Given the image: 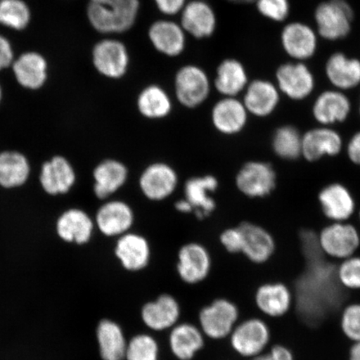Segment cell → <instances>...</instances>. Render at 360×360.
<instances>
[{
  "instance_id": "cell-6",
  "label": "cell",
  "mask_w": 360,
  "mask_h": 360,
  "mask_svg": "<svg viewBox=\"0 0 360 360\" xmlns=\"http://www.w3.org/2000/svg\"><path fill=\"white\" fill-rule=\"evenodd\" d=\"M323 255L344 260L354 256L360 246V235L354 225L346 222H331L318 233Z\"/></svg>"
},
{
  "instance_id": "cell-40",
  "label": "cell",
  "mask_w": 360,
  "mask_h": 360,
  "mask_svg": "<svg viewBox=\"0 0 360 360\" xmlns=\"http://www.w3.org/2000/svg\"><path fill=\"white\" fill-rule=\"evenodd\" d=\"M254 4L259 15L269 20L281 22L290 15L289 0H255Z\"/></svg>"
},
{
  "instance_id": "cell-46",
  "label": "cell",
  "mask_w": 360,
  "mask_h": 360,
  "mask_svg": "<svg viewBox=\"0 0 360 360\" xmlns=\"http://www.w3.org/2000/svg\"><path fill=\"white\" fill-rule=\"evenodd\" d=\"M270 356L274 360H295L294 354L285 346L278 345H274L270 350Z\"/></svg>"
},
{
  "instance_id": "cell-11",
  "label": "cell",
  "mask_w": 360,
  "mask_h": 360,
  "mask_svg": "<svg viewBox=\"0 0 360 360\" xmlns=\"http://www.w3.org/2000/svg\"><path fill=\"white\" fill-rule=\"evenodd\" d=\"M212 268V259L205 245L198 242L186 243L177 255L178 276L188 285H197L206 280Z\"/></svg>"
},
{
  "instance_id": "cell-32",
  "label": "cell",
  "mask_w": 360,
  "mask_h": 360,
  "mask_svg": "<svg viewBox=\"0 0 360 360\" xmlns=\"http://www.w3.org/2000/svg\"><path fill=\"white\" fill-rule=\"evenodd\" d=\"M136 108L139 114L146 120H165L173 111V100L161 85L150 84L138 94Z\"/></svg>"
},
{
  "instance_id": "cell-50",
  "label": "cell",
  "mask_w": 360,
  "mask_h": 360,
  "mask_svg": "<svg viewBox=\"0 0 360 360\" xmlns=\"http://www.w3.org/2000/svg\"><path fill=\"white\" fill-rule=\"evenodd\" d=\"M251 360H274L270 354H260L259 356H256L255 358H252Z\"/></svg>"
},
{
  "instance_id": "cell-1",
  "label": "cell",
  "mask_w": 360,
  "mask_h": 360,
  "mask_svg": "<svg viewBox=\"0 0 360 360\" xmlns=\"http://www.w3.org/2000/svg\"><path fill=\"white\" fill-rule=\"evenodd\" d=\"M141 11V0H89L87 18L98 33L112 36L131 30Z\"/></svg>"
},
{
  "instance_id": "cell-27",
  "label": "cell",
  "mask_w": 360,
  "mask_h": 360,
  "mask_svg": "<svg viewBox=\"0 0 360 360\" xmlns=\"http://www.w3.org/2000/svg\"><path fill=\"white\" fill-rule=\"evenodd\" d=\"M96 223L84 210L70 209L56 222L57 236L68 244L85 245L91 240Z\"/></svg>"
},
{
  "instance_id": "cell-8",
  "label": "cell",
  "mask_w": 360,
  "mask_h": 360,
  "mask_svg": "<svg viewBox=\"0 0 360 360\" xmlns=\"http://www.w3.org/2000/svg\"><path fill=\"white\" fill-rule=\"evenodd\" d=\"M240 311L237 305L227 299H218L200 310V330L205 336L219 340L231 335L237 325Z\"/></svg>"
},
{
  "instance_id": "cell-44",
  "label": "cell",
  "mask_w": 360,
  "mask_h": 360,
  "mask_svg": "<svg viewBox=\"0 0 360 360\" xmlns=\"http://www.w3.org/2000/svg\"><path fill=\"white\" fill-rule=\"evenodd\" d=\"M13 60L15 58L10 40L0 34V71L12 66Z\"/></svg>"
},
{
  "instance_id": "cell-10",
  "label": "cell",
  "mask_w": 360,
  "mask_h": 360,
  "mask_svg": "<svg viewBox=\"0 0 360 360\" xmlns=\"http://www.w3.org/2000/svg\"><path fill=\"white\" fill-rule=\"evenodd\" d=\"M229 339L232 349L238 354L245 358H255L267 347L270 331L263 321L252 318L237 323Z\"/></svg>"
},
{
  "instance_id": "cell-20",
  "label": "cell",
  "mask_w": 360,
  "mask_h": 360,
  "mask_svg": "<svg viewBox=\"0 0 360 360\" xmlns=\"http://www.w3.org/2000/svg\"><path fill=\"white\" fill-rule=\"evenodd\" d=\"M318 201L322 213L331 222L348 221L356 209L352 193L340 183L323 187L319 193Z\"/></svg>"
},
{
  "instance_id": "cell-43",
  "label": "cell",
  "mask_w": 360,
  "mask_h": 360,
  "mask_svg": "<svg viewBox=\"0 0 360 360\" xmlns=\"http://www.w3.org/2000/svg\"><path fill=\"white\" fill-rule=\"evenodd\" d=\"M153 2L162 15L172 19L180 15L188 0H153Z\"/></svg>"
},
{
  "instance_id": "cell-41",
  "label": "cell",
  "mask_w": 360,
  "mask_h": 360,
  "mask_svg": "<svg viewBox=\"0 0 360 360\" xmlns=\"http://www.w3.org/2000/svg\"><path fill=\"white\" fill-rule=\"evenodd\" d=\"M342 331L350 340L360 341V304L347 306L341 315Z\"/></svg>"
},
{
  "instance_id": "cell-12",
  "label": "cell",
  "mask_w": 360,
  "mask_h": 360,
  "mask_svg": "<svg viewBox=\"0 0 360 360\" xmlns=\"http://www.w3.org/2000/svg\"><path fill=\"white\" fill-rule=\"evenodd\" d=\"M276 86L292 101H301L311 96L315 89L314 76L302 62L285 63L276 72Z\"/></svg>"
},
{
  "instance_id": "cell-24",
  "label": "cell",
  "mask_w": 360,
  "mask_h": 360,
  "mask_svg": "<svg viewBox=\"0 0 360 360\" xmlns=\"http://www.w3.org/2000/svg\"><path fill=\"white\" fill-rule=\"evenodd\" d=\"M129 171L122 161L107 159L96 165L93 171L94 193L98 200L109 199L128 182Z\"/></svg>"
},
{
  "instance_id": "cell-2",
  "label": "cell",
  "mask_w": 360,
  "mask_h": 360,
  "mask_svg": "<svg viewBox=\"0 0 360 360\" xmlns=\"http://www.w3.org/2000/svg\"><path fill=\"white\" fill-rule=\"evenodd\" d=\"M212 86L208 73L200 65H182L174 75L175 100L188 110H195L204 105L210 96Z\"/></svg>"
},
{
  "instance_id": "cell-38",
  "label": "cell",
  "mask_w": 360,
  "mask_h": 360,
  "mask_svg": "<svg viewBox=\"0 0 360 360\" xmlns=\"http://www.w3.org/2000/svg\"><path fill=\"white\" fill-rule=\"evenodd\" d=\"M159 356L160 346L152 335L139 334L128 340L125 360H159Z\"/></svg>"
},
{
  "instance_id": "cell-53",
  "label": "cell",
  "mask_w": 360,
  "mask_h": 360,
  "mask_svg": "<svg viewBox=\"0 0 360 360\" xmlns=\"http://www.w3.org/2000/svg\"><path fill=\"white\" fill-rule=\"evenodd\" d=\"M359 224H360V211H359Z\"/></svg>"
},
{
  "instance_id": "cell-16",
  "label": "cell",
  "mask_w": 360,
  "mask_h": 360,
  "mask_svg": "<svg viewBox=\"0 0 360 360\" xmlns=\"http://www.w3.org/2000/svg\"><path fill=\"white\" fill-rule=\"evenodd\" d=\"M114 254L126 271L139 272L150 264L151 246L141 233L130 231L117 238Z\"/></svg>"
},
{
  "instance_id": "cell-22",
  "label": "cell",
  "mask_w": 360,
  "mask_h": 360,
  "mask_svg": "<svg viewBox=\"0 0 360 360\" xmlns=\"http://www.w3.org/2000/svg\"><path fill=\"white\" fill-rule=\"evenodd\" d=\"M351 102L343 91L328 89L319 94L312 107L314 119L321 126H333L345 122L351 112Z\"/></svg>"
},
{
  "instance_id": "cell-48",
  "label": "cell",
  "mask_w": 360,
  "mask_h": 360,
  "mask_svg": "<svg viewBox=\"0 0 360 360\" xmlns=\"http://www.w3.org/2000/svg\"><path fill=\"white\" fill-rule=\"evenodd\" d=\"M349 360H360V341L356 342L349 351Z\"/></svg>"
},
{
  "instance_id": "cell-51",
  "label": "cell",
  "mask_w": 360,
  "mask_h": 360,
  "mask_svg": "<svg viewBox=\"0 0 360 360\" xmlns=\"http://www.w3.org/2000/svg\"><path fill=\"white\" fill-rule=\"evenodd\" d=\"M2 94H3L2 88H1V85H0V102H1V100H2Z\"/></svg>"
},
{
  "instance_id": "cell-35",
  "label": "cell",
  "mask_w": 360,
  "mask_h": 360,
  "mask_svg": "<svg viewBox=\"0 0 360 360\" xmlns=\"http://www.w3.org/2000/svg\"><path fill=\"white\" fill-rule=\"evenodd\" d=\"M30 165L26 156L18 151L0 153V186L15 188L28 181Z\"/></svg>"
},
{
  "instance_id": "cell-15",
  "label": "cell",
  "mask_w": 360,
  "mask_h": 360,
  "mask_svg": "<svg viewBox=\"0 0 360 360\" xmlns=\"http://www.w3.org/2000/svg\"><path fill=\"white\" fill-rule=\"evenodd\" d=\"M250 114L238 97H222L211 109L210 120L216 131L233 136L246 128Z\"/></svg>"
},
{
  "instance_id": "cell-4",
  "label": "cell",
  "mask_w": 360,
  "mask_h": 360,
  "mask_svg": "<svg viewBox=\"0 0 360 360\" xmlns=\"http://www.w3.org/2000/svg\"><path fill=\"white\" fill-rule=\"evenodd\" d=\"M92 62L98 74L110 79H121L128 74L130 53L120 39L106 37L98 41L92 49Z\"/></svg>"
},
{
  "instance_id": "cell-47",
  "label": "cell",
  "mask_w": 360,
  "mask_h": 360,
  "mask_svg": "<svg viewBox=\"0 0 360 360\" xmlns=\"http://www.w3.org/2000/svg\"><path fill=\"white\" fill-rule=\"evenodd\" d=\"M174 208L180 214H192L193 213V209L191 202L187 200L181 199L174 202Z\"/></svg>"
},
{
  "instance_id": "cell-5",
  "label": "cell",
  "mask_w": 360,
  "mask_h": 360,
  "mask_svg": "<svg viewBox=\"0 0 360 360\" xmlns=\"http://www.w3.org/2000/svg\"><path fill=\"white\" fill-rule=\"evenodd\" d=\"M238 192L250 199H264L271 195L277 184V174L267 162L251 160L238 169L235 179Z\"/></svg>"
},
{
  "instance_id": "cell-30",
  "label": "cell",
  "mask_w": 360,
  "mask_h": 360,
  "mask_svg": "<svg viewBox=\"0 0 360 360\" xmlns=\"http://www.w3.org/2000/svg\"><path fill=\"white\" fill-rule=\"evenodd\" d=\"M13 75L22 88L37 90L41 89L48 79V63L41 53L30 51L13 60Z\"/></svg>"
},
{
  "instance_id": "cell-52",
  "label": "cell",
  "mask_w": 360,
  "mask_h": 360,
  "mask_svg": "<svg viewBox=\"0 0 360 360\" xmlns=\"http://www.w3.org/2000/svg\"><path fill=\"white\" fill-rule=\"evenodd\" d=\"M359 116H360V98H359Z\"/></svg>"
},
{
  "instance_id": "cell-31",
  "label": "cell",
  "mask_w": 360,
  "mask_h": 360,
  "mask_svg": "<svg viewBox=\"0 0 360 360\" xmlns=\"http://www.w3.org/2000/svg\"><path fill=\"white\" fill-rule=\"evenodd\" d=\"M328 81L340 91L355 89L360 84V60L342 52L333 53L326 64Z\"/></svg>"
},
{
  "instance_id": "cell-28",
  "label": "cell",
  "mask_w": 360,
  "mask_h": 360,
  "mask_svg": "<svg viewBox=\"0 0 360 360\" xmlns=\"http://www.w3.org/2000/svg\"><path fill=\"white\" fill-rule=\"evenodd\" d=\"M94 335L101 360H125L128 340L119 323L103 318L97 322Z\"/></svg>"
},
{
  "instance_id": "cell-3",
  "label": "cell",
  "mask_w": 360,
  "mask_h": 360,
  "mask_svg": "<svg viewBox=\"0 0 360 360\" xmlns=\"http://www.w3.org/2000/svg\"><path fill=\"white\" fill-rule=\"evenodd\" d=\"M314 20L317 32L323 39L337 41L349 34L354 11L346 0H327L315 8Z\"/></svg>"
},
{
  "instance_id": "cell-45",
  "label": "cell",
  "mask_w": 360,
  "mask_h": 360,
  "mask_svg": "<svg viewBox=\"0 0 360 360\" xmlns=\"http://www.w3.org/2000/svg\"><path fill=\"white\" fill-rule=\"evenodd\" d=\"M346 152L351 163L360 166V131L355 133L350 138Z\"/></svg>"
},
{
  "instance_id": "cell-29",
  "label": "cell",
  "mask_w": 360,
  "mask_h": 360,
  "mask_svg": "<svg viewBox=\"0 0 360 360\" xmlns=\"http://www.w3.org/2000/svg\"><path fill=\"white\" fill-rule=\"evenodd\" d=\"M213 86L222 97H238L250 83L245 66L236 58H226L216 68Z\"/></svg>"
},
{
  "instance_id": "cell-19",
  "label": "cell",
  "mask_w": 360,
  "mask_h": 360,
  "mask_svg": "<svg viewBox=\"0 0 360 360\" xmlns=\"http://www.w3.org/2000/svg\"><path fill=\"white\" fill-rule=\"evenodd\" d=\"M242 101L250 115L266 118L274 114L281 101V91L276 84L267 79H256L250 81Z\"/></svg>"
},
{
  "instance_id": "cell-14",
  "label": "cell",
  "mask_w": 360,
  "mask_h": 360,
  "mask_svg": "<svg viewBox=\"0 0 360 360\" xmlns=\"http://www.w3.org/2000/svg\"><path fill=\"white\" fill-rule=\"evenodd\" d=\"M179 22L187 35L199 40L212 37L218 26L217 15L207 0L188 1Z\"/></svg>"
},
{
  "instance_id": "cell-23",
  "label": "cell",
  "mask_w": 360,
  "mask_h": 360,
  "mask_svg": "<svg viewBox=\"0 0 360 360\" xmlns=\"http://www.w3.org/2000/svg\"><path fill=\"white\" fill-rule=\"evenodd\" d=\"M243 233L242 254L256 264L266 263L276 252V240L266 229L249 221L238 224Z\"/></svg>"
},
{
  "instance_id": "cell-25",
  "label": "cell",
  "mask_w": 360,
  "mask_h": 360,
  "mask_svg": "<svg viewBox=\"0 0 360 360\" xmlns=\"http://www.w3.org/2000/svg\"><path fill=\"white\" fill-rule=\"evenodd\" d=\"M181 308L176 299L169 294L161 295L143 306L141 319L153 331H164L176 326Z\"/></svg>"
},
{
  "instance_id": "cell-49",
  "label": "cell",
  "mask_w": 360,
  "mask_h": 360,
  "mask_svg": "<svg viewBox=\"0 0 360 360\" xmlns=\"http://www.w3.org/2000/svg\"><path fill=\"white\" fill-rule=\"evenodd\" d=\"M226 1L233 4H254L255 0H226Z\"/></svg>"
},
{
  "instance_id": "cell-18",
  "label": "cell",
  "mask_w": 360,
  "mask_h": 360,
  "mask_svg": "<svg viewBox=\"0 0 360 360\" xmlns=\"http://www.w3.org/2000/svg\"><path fill=\"white\" fill-rule=\"evenodd\" d=\"M343 148V138L332 127L319 125L303 134L302 157L312 163L323 157L339 155Z\"/></svg>"
},
{
  "instance_id": "cell-39",
  "label": "cell",
  "mask_w": 360,
  "mask_h": 360,
  "mask_svg": "<svg viewBox=\"0 0 360 360\" xmlns=\"http://www.w3.org/2000/svg\"><path fill=\"white\" fill-rule=\"evenodd\" d=\"M336 278L340 285L349 290H360V257L354 255L342 260Z\"/></svg>"
},
{
  "instance_id": "cell-17",
  "label": "cell",
  "mask_w": 360,
  "mask_h": 360,
  "mask_svg": "<svg viewBox=\"0 0 360 360\" xmlns=\"http://www.w3.org/2000/svg\"><path fill=\"white\" fill-rule=\"evenodd\" d=\"M219 186V179L214 174L193 176L184 183V198L191 202L193 214L200 220L210 217L214 212L217 205L212 195Z\"/></svg>"
},
{
  "instance_id": "cell-9",
  "label": "cell",
  "mask_w": 360,
  "mask_h": 360,
  "mask_svg": "<svg viewBox=\"0 0 360 360\" xmlns=\"http://www.w3.org/2000/svg\"><path fill=\"white\" fill-rule=\"evenodd\" d=\"M148 41L155 51L168 58L182 56L187 46V34L179 22L171 18L153 21L147 31Z\"/></svg>"
},
{
  "instance_id": "cell-21",
  "label": "cell",
  "mask_w": 360,
  "mask_h": 360,
  "mask_svg": "<svg viewBox=\"0 0 360 360\" xmlns=\"http://www.w3.org/2000/svg\"><path fill=\"white\" fill-rule=\"evenodd\" d=\"M281 41L283 51L297 61L309 60L317 51L316 33L302 22H292L283 27Z\"/></svg>"
},
{
  "instance_id": "cell-7",
  "label": "cell",
  "mask_w": 360,
  "mask_h": 360,
  "mask_svg": "<svg viewBox=\"0 0 360 360\" xmlns=\"http://www.w3.org/2000/svg\"><path fill=\"white\" fill-rule=\"evenodd\" d=\"M138 184L139 191L146 200L162 202L176 191L179 175L173 166L166 162H153L142 170Z\"/></svg>"
},
{
  "instance_id": "cell-13",
  "label": "cell",
  "mask_w": 360,
  "mask_h": 360,
  "mask_svg": "<svg viewBox=\"0 0 360 360\" xmlns=\"http://www.w3.org/2000/svg\"><path fill=\"white\" fill-rule=\"evenodd\" d=\"M94 223L103 236L117 238L132 231L134 210L122 200L106 201L98 208Z\"/></svg>"
},
{
  "instance_id": "cell-26",
  "label": "cell",
  "mask_w": 360,
  "mask_h": 360,
  "mask_svg": "<svg viewBox=\"0 0 360 360\" xmlns=\"http://www.w3.org/2000/svg\"><path fill=\"white\" fill-rule=\"evenodd\" d=\"M76 181V174L70 161L61 155L53 156L42 165L39 182L49 195H65Z\"/></svg>"
},
{
  "instance_id": "cell-36",
  "label": "cell",
  "mask_w": 360,
  "mask_h": 360,
  "mask_svg": "<svg viewBox=\"0 0 360 360\" xmlns=\"http://www.w3.org/2000/svg\"><path fill=\"white\" fill-rule=\"evenodd\" d=\"M302 137L295 126H281L273 134L271 146L274 154L285 160H298L302 156Z\"/></svg>"
},
{
  "instance_id": "cell-33",
  "label": "cell",
  "mask_w": 360,
  "mask_h": 360,
  "mask_svg": "<svg viewBox=\"0 0 360 360\" xmlns=\"http://www.w3.org/2000/svg\"><path fill=\"white\" fill-rule=\"evenodd\" d=\"M255 300L260 311L272 318L283 316L290 311L292 303L289 288L278 282L260 285Z\"/></svg>"
},
{
  "instance_id": "cell-34",
  "label": "cell",
  "mask_w": 360,
  "mask_h": 360,
  "mask_svg": "<svg viewBox=\"0 0 360 360\" xmlns=\"http://www.w3.org/2000/svg\"><path fill=\"white\" fill-rule=\"evenodd\" d=\"M169 345L171 352L179 360H191L205 346V335L195 326L177 323L171 328Z\"/></svg>"
},
{
  "instance_id": "cell-42",
  "label": "cell",
  "mask_w": 360,
  "mask_h": 360,
  "mask_svg": "<svg viewBox=\"0 0 360 360\" xmlns=\"http://www.w3.org/2000/svg\"><path fill=\"white\" fill-rule=\"evenodd\" d=\"M219 242L229 253L242 254L244 238L238 225L236 227L225 229L220 233Z\"/></svg>"
},
{
  "instance_id": "cell-37",
  "label": "cell",
  "mask_w": 360,
  "mask_h": 360,
  "mask_svg": "<svg viewBox=\"0 0 360 360\" xmlns=\"http://www.w3.org/2000/svg\"><path fill=\"white\" fill-rule=\"evenodd\" d=\"M31 20L30 8L22 0H0V25L20 31L28 27Z\"/></svg>"
}]
</instances>
